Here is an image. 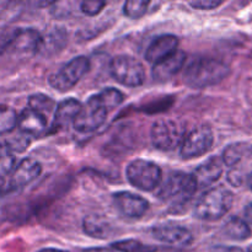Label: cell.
<instances>
[{
    "label": "cell",
    "instance_id": "obj_1",
    "mask_svg": "<svg viewBox=\"0 0 252 252\" xmlns=\"http://www.w3.org/2000/svg\"><path fill=\"white\" fill-rule=\"evenodd\" d=\"M229 74V65L219 59L197 58L185 69L184 83L192 89H206L221 83Z\"/></svg>",
    "mask_w": 252,
    "mask_h": 252
},
{
    "label": "cell",
    "instance_id": "obj_2",
    "mask_svg": "<svg viewBox=\"0 0 252 252\" xmlns=\"http://www.w3.org/2000/svg\"><path fill=\"white\" fill-rule=\"evenodd\" d=\"M234 203V194L224 187L207 189L194 206V214L206 221L220 220L229 213Z\"/></svg>",
    "mask_w": 252,
    "mask_h": 252
},
{
    "label": "cell",
    "instance_id": "obj_3",
    "mask_svg": "<svg viewBox=\"0 0 252 252\" xmlns=\"http://www.w3.org/2000/svg\"><path fill=\"white\" fill-rule=\"evenodd\" d=\"M197 189L198 187L192 174L175 171L166 177L158 197L171 206L179 207L189 203L192 197L196 194Z\"/></svg>",
    "mask_w": 252,
    "mask_h": 252
},
{
    "label": "cell",
    "instance_id": "obj_4",
    "mask_svg": "<svg viewBox=\"0 0 252 252\" xmlns=\"http://www.w3.org/2000/svg\"><path fill=\"white\" fill-rule=\"evenodd\" d=\"M110 73L121 85L137 88L145 83V68L140 61L128 54H120L111 61Z\"/></svg>",
    "mask_w": 252,
    "mask_h": 252
},
{
    "label": "cell",
    "instance_id": "obj_5",
    "mask_svg": "<svg viewBox=\"0 0 252 252\" xmlns=\"http://www.w3.org/2000/svg\"><path fill=\"white\" fill-rule=\"evenodd\" d=\"M126 175L132 186L140 191H154L162 180V171L160 166L150 160L135 159L128 164Z\"/></svg>",
    "mask_w": 252,
    "mask_h": 252
},
{
    "label": "cell",
    "instance_id": "obj_6",
    "mask_svg": "<svg viewBox=\"0 0 252 252\" xmlns=\"http://www.w3.org/2000/svg\"><path fill=\"white\" fill-rule=\"evenodd\" d=\"M185 132L181 126L170 118L155 121L150 129V140L155 149L160 152H172L181 147Z\"/></svg>",
    "mask_w": 252,
    "mask_h": 252
},
{
    "label": "cell",
    "instance_id": "obj_7",
    "mask_svg": "<svg viewBox=\"0 0 252 252\" xmlns=\"http://www.w3.org/2000/svg\"><path fill=\"white\" fill-rule=\"evenodd\" d=\"M90 66L91 63L88 57H75L66 64H64L58 71L49 76V85L61 93L69 91L88 73Z\"/></svg>",
    "mask_w": 252,
    "mask_h": 252
},
{
    "label": "cell",
    "instance_id": "obj_8",
    "mask_svg": "<svg viewBox=\"0 0 252 252\" xmlns=\"http://www.w3.org/2000/svg\"><path fill=\"white\" fill-rule=\"evenodd\" d=\"M108 111L101 103L97 94L90 96L74 120V128L80 133H91L97 130L107 120Z\"/></svg>",
    "mask_w": 252,
    "mask_h": 252
},
{
    "label": "cell",
    "instance_id": "obj_9",
    "mask_svg": "<svg viewBox=\"0 0 252 252\" xmlns=\"http://www.w3.org/2000/svg\"><path fill=\"white\" fill-rule=\"evenodd\" d=\"M214 143V134L208 125H199L185 134L180 154L184 159H194L207 154Z\"/></svg>",
    "mask_w": 252,
    "mask_h": 252
},
{
    "label": "cell",
    "instance_id": "obj_10",
    "mask_svg": "<svg viewBox=\"0 0 252 252\" xmlns=\"http://www.w3.org/2000/svg\"><path fill=\"white\" fill-rule=\"evenodd\" d=\"M112 201L117 211L122 216L130 219H140L149 209V202L139 194L128 191L113 193Z\"/></svg>",
    "mask_w": 252,
    "mask_h": 252
},
{
    "label": "cell",
    "instance_id": "obj_11",
    "mask_svg": "<svg viewBox=\"0 0 252 252\" xmlns=\"http://www.w3.org/2000/svg\"><path fill=\"white\" fill-rule=\"evenodd\" d=\"M150 233L155 240L176 248H187L194 240L191 230L181 225H157L153 226Z\"/></svg>",
    "mask_w": 252,
    "mask_h": 252
},
{
    "label": "cell",
    "instance_id": "obj_12",
    "mask_svg": "<svg viewBox=\"0 0 252 252\" xmlns=\"http://www.w3.org/2000/svg\"><path fill=\"white\" fill-rule=\"evenodd\" d=\"M42 174V165L33 158H25L15 166L11 172L9 187L19 189L33 182Z\"/></svg>",
    "mask_w": 252,
    "mask_h": 252
},
{
    "label": "cell",
    "instance_id": "obj_13",
    "mask_svg": "<svg viewBox=\"0 0 252 252\" xmlns=\"http://www.w3.org/2000/svg\"><path fill=\"white\" fill-rule=\"evenodd\" d=\"M179 44L180 41L175 34H161L149 44L147 52H145V59L154 65L175 53L179 49Z\"/></svg>",
    "mask_w": 252,
    "mask_h": 252
},
{
    "label": "cell",
    "instance_id": "obj_14",
    "mask_svg": "<svg viewBox=\"0 0 252 252\" xmlns=\"http://www.w3.org/2000/svg\"><path fill=\"white\" fill-rule=\"evenodd\" d=\"M17 127H19L20 132L24 133V134L29 135V137L38 138L47 133L48 120L41 113L27 107L19 115Z\"/></svg>",
    "mask_w": 252,
    "mask_h": 252
},
{
    "label": "cell",
    "instance_id": "obj_15",
    "mask_svg": "<svg viewBox=\"0 0 252 252\" xmlns=\"http://www.w3.org/2000/svg\"><path fill=\"white\" fill-rule=\"evenodd\" d=\"M223 174V160L219 157H211L199 164L192 174L198 189L209 187L219 180Z\"/></svg>",
    "mask_w": 252,
    "mask_h": 252
},
{
    "label": "cell",
    "instance_id": "obj_16",
    "mask_svg": "<svg viewBox=\"0 0 252 252\" xmlns=\"http://www.w3.org/2000/svg\"><path fill=\"white\" fill-rule=\"evenodd\" d=\"M81 106H83V103L74 97L65 98V100L57 103L56 111H54L53 115L52 129L54 132L56 130H63L70 125H73L74 120L80 112Z\"/></svg>",
    "mask_w": 252,
    "mask_h": 252
},
{
    "label": "cell",
    "instance_id": "obj_17",
    "mask_svg": "<svg viewBox=\"0 0 252 252\" xmlns=\"http://www.w3.org/2000/svg\"><path fill=\"white\" fill-rule=\"evenodd\" d=\"M186 53L181 49H177L175 53L165 58L164 61L154 64L153 66V78L158 81L170 80L174 75H176L185 65L186 62Z\"/></svg>",
    "mask_w": 252,
    "mask_h": 252
},
{
    "label": "cell",
    "instance_id": "obj_18",
    "mask_svg": "<svg viewBox=\"0 0 252 252\" xmlns=\"http://www.w3.org/2000/svg\"><path fill=\"white\" fill-rule=\"evenodd\" d=\"M41 39L42 34L36 29H20L10 49L16 53L37 54Z\"/></svg>",
    "mask_w": 252,
    "mask_h": 252
},
{
    "label": "cell",
    "instance_id": "obj_19",
    "mask_svg": "<svg viewBox=\"0 0 252 252\" xmlns=\"http://www.w3.org/2000/svg\"><path fill=\"white\" fill-rule=\"evenodd\" d=\"M68 42V33L63 27H54L46 34H42L41 44L37 53L44 57L54 56L64 48Z\"/></svg>",
    "mask_w": 252,
    "mask_h": 252
},
{
    "label": "cell",
    "instance_id": "obj_20",
    "mask_svg": "<svg viewBox=\"0 0 252 252\" xmlns=\"http://www.w3.org/2000/svg\"><path fill=\"white\" fill-rule=\"evenodd\" d=\"M83 230L95 239H108L113 234V225L107 218L98 214H89L83 220Z\"/></svg>",
    "mask_w": 252,
    "mask_h": 252
},
{
    "label": "cell",
    "instance_id": "obj_21",
    "mask_svg": "<svg viewBox=\"0 0 252 252\" xmlns=\"http://www.w3.org/2000/svg\"><path fill=\"white\" fill-rule=\"evenodd\" d=\"M223 233L231 240L244 241L251 236V229L245 220L238 217H233L224 224Z\"/></svg>",
    "mask_w": 252,
    "mask_h": 252
},
{
    "label": "cell",
    "instance_id": "obj_22",
    "mask_svg": "<svg viewBox=\"0 0 252 252\" xmlns=\"http://www.w3.org/2000/svg\"><path fill=\"white\" fill-rule=\"evenodd\" d=\"M56 107V101L44 94H33L29 97V108L41 113L47 118L51 113H54Z\"/></svg>",
    "mask_w": 252,
    "mask_h": 252
},
{
    "label": "cell",
    "instance_id": "obj_23",
    "mask_svg": "<svg viewBox=\"0 0 252 252\" xmlns=\"http://www.w3.org/2000/svg\"><path fill=\"white\" fill-rule=\"evenodd\" d=\"M112 250L116 252H158L157 246L148 245L135 239H126L113 243Z\"/></svg>",
    "mask_w": 252,
    "mask_h": 252
},
{
    "label": "cell",
    "instance_id": "obj_24",
    "mask_svg": "<svg viewBox=\"0 0 252 252\" xmlns=\"http://www.w3.org/2000/svg\"><path fill=\"white\" fill-rule=\"evenodd\" d=\"M248 150V144H245V143H233V144L228 145L224 149L223 157H221L223 164L234 167L241 161V159H243Z\"/></svg>",
    "mask_w": 252,
    "mask_h": 252
},
{
    "label": "cell",
    "instance_id": "obj_25",
    "mask_svg": "<svg viewBox=\"0 0 252 252\" xmlns=\"http://www.w3.org/2000/svg\"><path fill=\"white\" fill-rule=\"evenodd\" d=\"M16 111L7 105H0V134L11 133L17 127Z\"/></svg>",
    "mask_w": 252,
    "mask_h": 252
},
{
    "label": "cell",
    "instance_id": "obj_26",
    "mask_svg": "<svg viewBox=\"0 0 252 252\" xmlns=\"http://www.w3.org/2000/svg\"><path fill=\"white\" fill-rule=\"evenodd\" d=\"M97 96L100 98L101 103L107 108L108 112L118 107L123 102V100H125V95H123L122 91L115 88L105 89L101 93H98Z\"/></svg>",
    "mask_w": 252,
    "mask_h": 252
},
{
    "label": "cell",
    "instance_id": "obj_27",
    "mask_svg": "<svg viewBox=\"0 0 252 252\" xmlns=\"http://www.w3.org/2000/svg\"><path fill=\"white\" fill-rule=\"evenodd\" d=\"M16 166V159L11 150L5 143H0V179H4L14 171Z\"/></svg>",
    "mask_w": 252,
    "mask_h": 252
},
{
    "label": "cell",
    "instance_id": "obj_28",
    "mask_svg": "<svg viewBox=\"0 0 252 252\" xmlns=\"http://www.w3.org/2000/svg\"><path fill=\"white\" fill-rule=\"evenodd\" d=\"M150 1H143V0H129L123 5V14L129 19H140L147 14L149 9Z\"/></svg>",
    "mask_w": 252,
    "mask_h": 252
},
{
    "label": "cell",
    "instance_id": "obj_29",
    "mask_svg": "<svg viewBox=\"0 0 252 252\" xmlns=\"http://www.w3.org/2000/svg\"><path fill=\"white\" fill-rule=\"evenodd\" d=\"M5 144L7 145V148H9L12 153H24L25 150L29 148V145L31 144V137L19 132V134L10 138Z\"/></svg>",
    "mask_w": 252,
    "mask_h": 252
},
{
    "label": "cell",
    "instance_id": "obj_30",
    "mask_svg": "<svg viewBox=\"0 0 252 252\" xmlns=\"http://www.w3.org/2000/svg\"><path fill=\"white\" fill-rule=\"evenodd\" d=\"M19 30L20 27H2V29H0V54L9 51Z\"/></svg>",
    "mask_w": 252,
    "mask_h": 252
},
{
    "label": "cell",
    "instance_id": "obj_31",
    "mask_svg": "<svg viewBox=\"0 0 252 252\" xmlns=\"http://www.w3.org/2000/svg\"><path fill=\"white\" fill-rule=\"evenodd\" d=\"M105 6V1H83L80 4V10L86 16H96L102 11Z\"/></svg>",
    "mask_w": 252,
    "mask_h": 252
},
{
    "label": "cell",
    "instance_id": "obj_32",
    "mask_svg": "<svg viewBox=\"0 0 252 252\" xmlns=\"http://www.w3.org/2000/svg\"><path fill=\"white\" fill-rule=\"evenodd\" d=\"M223 1H214V0H201V1H191L189 5L198 10H213L220 6Z\"/></svg>",
    "mask_w": 252,
    "mask_h": 252
},
{
    "label": "cell",
    "instance_id": "obj_33",
    "mask_svg": "<svg viewBox=\"0 0 252 252\" xmlns=\"http://www.w3.org/2000/svg\"><path fill=\"white\" fill-rule=\"evenodd\" d=\"M228 182L234 187H240L244 184L243 172L236 169H231L228 172Z\"/></svg>",
    "mask_w": 252,
    "mask_h": 252
},
{
    "label": "cell",
    "instance_id": "obj_34",
    "mask_svg": "<svg viewBox=\"0 0 252 252\" xmlns=\"http://www.w3.org/2000/svg\"><path fill=\"white\" fill-rule=\"evenodd\" d=\"M211 252H245L243 249L236 246H214Z\"/></svg>",
    "mask_w": 252,
    "mask_h": 252
},
{
    "label": "cell",
    "instance_id": "obj_35",
    "mask_svg": "<svg viewBox=\"0 0 252 252\" xmlns=\"http://www.w3.org/2000/svg\"><path fill=\"white\" fill-rule=\"evenodd\" d=\"M245 218H246V221H248L249 224H251V225H252V203H250L248 207H246Z\"/></svg>",
    "mask_w": 252,
    "mask_h": 252
},
{
    "label": "cell",
    "instance_id": "obj_36",
    "mask_svg": "<svg viewBox=\"0 0 252 252\" xmlns=\"http://www.w3.org/2000/svg\"><path fill=\"white\" fill-rule=\"evenodd\" d=\"M83 252H116L113 251L112 249H107V248H90L86 249Z\"/></svg>",
    "mask_w": 252,
    "mask_h": 252
},
{
    "label": "cell",
    "instance_id": "obj_37",
    "mask_svg": "<svg viewBox=\"0 0 252 252\" xmlns=\"http://www.w3.org/2000/svg\"><path fill=\"white\" fill-rule=\"evenodd\" d=\"M38 252H69V251L59 250V249H54V248H46V249H41Z\"/></svg>",
    "mask_w": 252,
    "mask_h": 252
},
{
    "label": "cell",
    "instance_id": "obj_38",
    "mask_svg": "<svg viewBox=\"0 0 252 252\" xmlns=\"http://www.w3.org/2000/svg\"><path fill=\"white\" fill-rule=\"evenodd\" d=\"M6 191V182L4 179H0V196Z\"/></svg>",
    "mask_w": 252,
    "mask_h": 252
},
{
    "label": "cell",
    "instance_id": "obj_39",
    "mask_svg": "<svg viewBox=\"0 0 252 252\" xmlns=\"http://www.w3.org/2000/svg\"><path fill=\"white\" fill-rule=\"evenodd\" d=\"M248 185H249V187H250V189L252 191V172L248 176Z\"/></svg>",
    "mask_w": 252,
    "mask_h": 252
},
{
    "label": "cell",
    "instance_id": "obj_40",
    "mask_svg": "<svg viewBox=\"0 0 252 252\" xmlns=\"http://www.w3.org/2000/svg\"><path fill=\"white\" fill-rule=\"evenodd\" d=\"M248 252H252V245L250 246V249H249V251Z\"/></svg>",
    "mask_w": 252,
    "mask_h": 252
},
{
    "label": "cell",
    "instance_id": "obj_41",
    "mask_svg": "<svg viewBox=\"0 0 252 252\" xmlns=\"http://www.w3.org/2000/svg\"><path fill=\"white\" fill-rule=\"evenodd\" d=\"M251 155H252V148H251Z\"/></svg>",
    "mask_w": 252,
    "mask_h": 252
}]
</instances>
